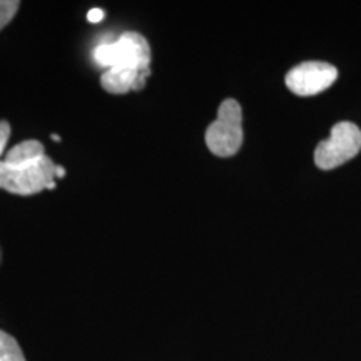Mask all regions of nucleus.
I'll return each instance as SVG.
<instances>
[{
	"mask_svg": "<svg viewBox=\"0 0 361 361\" xmlns=\"http://www.w3.org/2000/svg\"><path fill=\"white\" fill-rule=\"evenodd\" d=\"M56 169L57 166L47 156L30 164H7L6 161H0V189L19 196L54 189L57 179Z\"/></svg>",
	"mask_w": 361,
	"mask_h": 361,
	"instance_id": "nucleus-1",
	"label": "nucleus"
},
{
	"mask_svg": "<svg viewBox=\"0 0 361 361\" xmlns=\"http://www.w3.org/2000/svg\"><path fill=\"white\" fill-rule=\"evenodd\" d=\"M94 61L107 69L126 67V69L147 72L151 64V47L147 39L141 34L124 32L114 42L97 45L94 51Z\"/></svg>",
	"mask_w": 361,
	"mask_h": 361,
	"instance_id": "nucleus-2",
	"label": "nucleus"
},
{
	"mask_svg": "<svg viewBox=\"0 0 361 361\" xmlns=\"http://www.w3.org/2000/svg\"><path fill=\"white\" fill-rule=\"evenodd\" d=\"M243 144V111L238 101L221 102L218 117L206 130V146L218 157H231Z\"/></svg>",
	"mask_w": 361,
	"mask_h": 361,
	"instance_id": "nucleus-3",
	"label": "nucleus"
},
{
	"mask_svg": "<svg viewBox=\"0 0 361 361\" xmlns=\"http://www.w3.org/2000/svg\"><path fill=\"white\" fill-rule=\"evenodd\" d=\"M361 149V130L353 123H338L331 134L316 146L314 162L319 169L329 171L345 164L358 154Z\"/></svg>",
	"mask_w": 361,
	"mask_h": 361,
	"instance_id": "nucleus-4",
	"label": "nucleus"
},
{
	"mask_svg": "<svg viewBox=\"0 0 361 361\" xmlns=\"http://www.w3.org/2000/svg\"><path fill=\"white\" fill-rule=\"evenodd\" d=\"M338 78V69L326 62H303L286 74V85L296 96H316L331 87Z\"/></svg>",
	"mask_w": 361,
	"mask_h": 361,
	"instance_id": "nucleus-5",
	"label": "nucleus"
},
{
	"mask_svg": "<svg viewBox=\"0 0 361 361\" xmlns=\"http://www.w3.org/2000/svg\"><path fill=\"white\" fill-rule=\"evenodd\" d=\"M149 72H139L126 67H114L107 69L101 78V85L109 94H128L129 90H141L149 78Z\"/></svg>",
	"mask_w": 361,
	"mask_h": 361,
	"instance_id": "nucleus-6",
	"label": "nucleus"
},
{
	"mask_svg": "<svg viewBox=\"0 0 361 361\" xmlns=\"http://www.w3.org/2000/svg\"><path fill=\"white\" fill-rule=\"evenodd\" d=\"M45 156L44 146L39 141H24L17 146H13L11 151L6 154V161L7 164H30V162H35L39 159H42Z\"/></svg>",
	"mask_w": 361,
	"mask_h": 361,
	"instance_id": "nucleus-7",
	"label": "nucleus"
},
{
	"mask_svg": "<svg viewBox=\"0 0 361 361\" xmlns=\"http://www.w3.org/2000/svg\"><path fill=\"white\" fill-rule=\"evenodd\" d=\"M0 361H25L16 338L0 329Z\"/></svg>",
	"mask_w": 361,
	"mask_h": 361,
	"instance_id": "nucleus-8",
	"label": "nucleus"
},
{
	"mask_svg": "<svg viewBox=\"0 0 361 361\" xmlns=\"http://www.w3.org/2000/svg\"><path fill=\"white\" fill-rule=\"evenodd\" d=\"M20 4L17 0H0V30L13 19Z\"/></svg>",
	"mask_w": 361,
	"mask_h": 361,
	"instance_id": "nucleus-9",
	"label": "nucleus"
},
{
	"mask_svg": "<svg viewBox=\"0 0 361 361\" xmlns=\"http://www.w3.org/2000/svg\"><path fill=\"white\" fill-rule=\"evenodd\" d=\"M8 137H11V124L7 121H0V156L6 151Z\"/></svg>",
	"mask_w": 361,
	"mask_h": 361,
	"instance_id": "nucleus-10",
	"label": "nucleus"
},
{
	"mask_svg": "<svg viewBox=\"0 0 361 361\" xmlns=\"http://www.w3.org/2000/svg\"><path fill=\"white\" fill-rule=\"evenodd\" d=\"M104 17H106V12H104L102 8H90L89 13H87V20L92 22V24H97V22H101Z\"/></svg>",
	"mask_w": 361,
	"mask_h": 361,
	"instance_id": "nucleus-11",
	"label": "nucleus"
},
{
	"mask_svg": "<svg viewBox=\"0 0 361 361\" xmlns=\"http://www.w3.org/2000/svg\"><path fill=\"white\" fill-rule=\"evenodd\" d=\"M64 176H66V169L61 168V166H57V169H56V178H64Z\"/></svg>",
	"mask_w": 361,
	"mask_h": 361,
	"instance_id": "nucleus-12",
	"label": "nucleus"
}]
</instances>
